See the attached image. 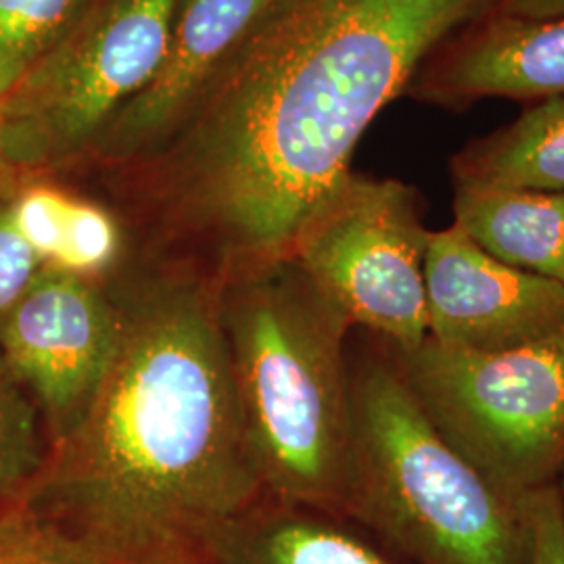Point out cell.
I'll list each match as a JSON object with an SVG mask.
<instances>
[{
    "label": "cell",
    "mask_w": 564,
    "mask_h": 564,
    "mask_svg": "<svg viewBox=\"0 0 564 564\" xmlns=\"http://www.w3.org/2000/svg\"><path fill=\"white\" fill-rule=\"evenodd\" d=\"M502 0H276L181 123L163 167L224 262L289 256L370 121Z\"/></svg>",
    "instance_id": "cell-1"
},
{
    "label": "cell",
    "mask_w": 564,
    "mask_h": 564,
    "mask_svg": "<svg viewBox=\"0 0 564 564\" xmlns=\"http://www.w3.org/2000/svg\"><path fill=\"white\" fill-rule=\"evenodd\" d=\"M116 362L18 502L80 564L203 561L207 533L263 500L216 303V272L111 284Z\"/></svg>",
    "instance_id": "cell-2"
},
{
    "label": "cell",
    "mask_w": 564,
    "mask_h": 564,
    "mask_svg": "<svg viewBox=\"0 0 564 564\" xmlns=\"http://www.w3.org/2000/svg\"><path fill=\"white\" fill-rule=\"evenodd\" d=\"M216 303L265 500L343 519L351 324L289 256L223 262Z\"/></svg>",
    "instance_id": "cell-3"
},
{
    "label": "cell",
    "mask_w": 564,
    "mask_h": 564,
    "mask_svg": "<svg viewBox=\"0 0 564 564\" xmlns=\"http://www.w3.org/2000/svg\"><path fill=\"white\" fill-rule=\"evenodd\" d=\"M343 519L408 564H529L524 498L468 463L387 360L351 370Z\"/></svg>",
    "instance_id": "cell-4"
},
{
    "label": "cell",
    "mask_w": 564,
    "mask_h": 564,
    "mask_svg": "<svg viewBox=\"0 0 564 564\" xmlns=\"http://www.w3.org/2000/svg\"><path fill=\"white\" fill-rule=\"evenodd\" d=\"M431 423L514 498L554 484L564 464V328L500 351L424 339L395 354Z\"/></svg>",
    "instance_id": "cell-5"
},
{
    "label": "cell",
    "mask_w": 564,
    "mask_h": 564,
    "mask_svg": "<svg viewBox=\"0 0 564 564\" xmlns=\"http://www.w3.org/2000/svg\"><path fill=\"white\" fill-rule=\"evenodd\" d=\"M176 0H90L76 25L0 99V144L25 178L95 149L162 67Z\"/></svg>",
    "instance_id": "cell-6"
},
{
    "label": "cell",
    "mask_w": 564,
    "mask_h": 564,
    "mask_svg": "<svg viewBox=\"0 0 564 564\" xmlns=\"http://www.w3.org/2000/svg\"><path fill=\"white\" fill-rule=\"evenodd\" d=\"M429 239L412 186L351 172L305 220L289 258L347 323L403 354L429 337Z\"/></svg>",
    "instance_id": "cell-7"
},
{
    "label": "cell",
    "mask_w": 564,
    "mask_h": 564,
    "mask_svg": "<svg viewBox=\"0 0 564 564\" xmlns=\"http://www.w3.org/2000/svg\"><path fill=\"white\" fill-rule=\"evenodd\" d=\"M111 282L41 265L0 312V356L41 410L51 445L80 423L120 351Z\"/></svg>",
    "instance_id": "cell-8"
},
{
    "label": "cell",
    "mask_w": 564,
    "mask_h": 564,
    "mask_svg": "<svg viewBox=\"0 0 564 564\" xmlns=\"http://www.w3.org/2000/svg\"><path fill=\"white\" fill-rule=\"evenodd\" d=\"M429 339L500 351L564 328L561 282L496 260L458 226L431 232L424 258Z\"/></svg>",
    "instance_id": "cell-9"
},
{
    "label": "cell",
    "mask_w": 564,
    "mask_h": 564,
    "mask_svg": "<svg viewBox=\"0 0 564 564\" xmlns=\"http://www.w3.org/2000/svg\"><path fill=\"white\" fill-rule=\"evenodd\" d=\"M276 0H176L162 67L105 128L95 151L130 160L170 139Z\"/></svg>",
    "instance_id": "cell-10"
},
{
    "label": "cell",
    "mask_w": 564,
    "mask_h": 564,
    "mask_svg": "<svg viewBox=\"0 0 564 564\" xmlns=\"http://www.w3.org/2000/svg\"><path fill=\"white\" fill-rule=\"evenodd\" d=\"M419 95L431 102L564 97V18L489 13L424 61Z\"/></svg>",
    "instance_id": "cell-11"
},
{
    "label": "cell",
    "mask_w": 564,
    "mask_h": 564,
    "mask_svg": "<svg viewBox=\"0 0 564 564\" xmlns=\"http://www.w3.org/2000/svg\"><path fill=\"white\" fill-rule=\"evenodd\" d=\"M207 564H402L347 519L260 500L214 527L202 545ZM408 564V563H405Z\"/></svg>",
    "instance_id": "cell-12"
},
{
    "label": "cell",
    "mask_w": 564,
    "mask_h": 564,
    "mask_svg": "<svg viewBox=\"0 0 564 564\" xmlns=\"http://www.w3.org/2000/svg\"><path fill=\"white\" fill-rule=\"evenodd\" d=\"M454 226L496 260L564 286V193L456 184Z\"/></svg>",
    "instance_id": "cell-13"
},
{
    "label": "cell",
    "mask_w": 564,
    "mask_h": 564,
    "mask_svg": "<svg viewBox=\"0 0 564 564\" xmlns=\"http://www.w3.org/2000/svg\"><path fill=\"white\" fill-rule=\"evenodd\" d=\"M11 220L42 265L109 282L121 253L120 226L95 203L41 182H21Z\"/></svg>",
    "instance_id": "cell-14"
},
{
    "label": "cell",
    "mask_w": 564,
    "mask_h": 564,
    "mask_svg": "<svg viewBox=\"0 0 564 564\" xmlns=\"http://www.w3.org/2000/svg\"><path fill=\"white\" fill-rule=\"evenodd\" d=\"M456 184L564 193V97L524 111L452 160Z\"/></svg>",
    "instance_id": "cell-15"
},
{
    "label": "cell",
    "mask_w": 564,
    "mask_h": 564,
    "mask_svg": "<svg viewBox=\"0 0 564 564\" xmlns=\"http://www.w3.org/2000/svg\"><path fill=\"white\" fill-rule=\"evenodd\" d=\"M90 0H0V99L76 25Z\"/></svg>",
    "instance_id": "cell-16"
},
{
    "label": "cell",
    "mask_w": 564,
    "mask_h": 564,
    "mask_svg": "<svg viewBox=\"0 0 564 564\" xmlns=\"http://www.w3.org/2000/svg\"><path fill=\"white\" fill-rule=\"evenodd\" d=\"M48 452L41 410L0 356V510L15 505L34 484Z\"/></svg>",
    "instance_id": "cell-17"
},
{
    "label": "cell",
    "mask_w": 564,
    "mask_h": 564,
    "mask_svg": "<svg viewBox=\"0 0 564 564\" xmlns=\"http://www.w3.org/2000/svg\"><path fill=\"white\" fill-rule=\"evenodd\" d=\"M529 523V564H564V521L556 485L524 498Z\"/></svg>",
    "instance_id": "cell-18"
},
{
    "label": "cell",
    "mask_w": 564,
    "mask_h": 564,
    "mask_svg": "<svg viewBox=\"0 0 564 564\" xmlns=\"http://www.w3.org/2000/svg\"><path fill=\"white\" fill-rule=\"evenodd\" d=\"M13 195L15 191L0 195V312L20 297L42 265L13 226Z\"/></svg>",
    "instance_id": "cell-19"
},
{
    "label": "cell",
    "mask_w": 564,
    "mask_h": 564,
    "mask_svg": "<svg viewBox=\"0 0 564 564\" xmlns=\"http://www.w3.org/2000/svg\"><path fill=\"white\" fill-rule=\"evenodd\" d=\"M494 13L524 20H554L564 18V0H502Z\"/></svg>",
    "instance_id": "cell-20"
},
{
    "label": "cell",
    "mask_w": 564,
    "mask_h": 564,
    "mask_svg": "<svg viewBox=\"0 0 564 564\" xmlns=\"http://www.w3.org/2000/svg\"><path fill=\"white\" fill-rule=\"evenodd\" d=\"M25 181L20 172H15L11 167V163L7 162L4 153H2V144H0V195L2 193H13L20 188L21 182Z\"/></svg>",
    "instance_id": "cell-21"
},
{
    "label": "cell",
    "mask_w": 564,
    "mask_h": 564,
    "mask_svg": "<svg viewBox=\"0 0 564 564\" xmlns=\"http://www.w3.org/2000/svg\"><path fill=\"white\" fill-rule=\"evenodd\" d=\"M556 491H558V500H561V512H563V521H564V464L563 468H561V473H558V477H556Z\"/></svg>",
    "instance_id": "cell-22"
},
{
    "label": "cell",
    "mask_w": 564,
    "mask_h": 564,
    "mask_svg": "<svg viewBox=\"0 0 564 564\" xmlns=\"http://www.w3.org/2000/svg\"><path fill=\"white\" fill-rule=\"evenodd\" d=\"M176 564H207L205 561H186V563H176Z\"/></svg>",
    "instance_id": "cell-23"
}]
</instances>
